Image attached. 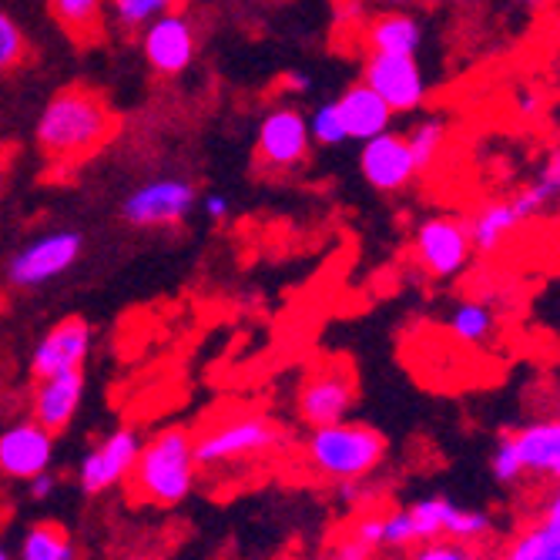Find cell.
Instances as JSON below:
<instances>
[{
	"instance_id": "29",
	"label": "cell",
	"mask_w": 560,
	"mask_h": 560,
	"mask_svg": "<svg viewBox=\"0 0 560 560\" xmlns=\"http://www.w3.org/2000/svg\"><path fill=\"white\" fill-rule=\"evenodd\" d=\"M27 58V37L21 31V24L0 11V74L18 68Z\"/></svg>"
},
{
	"instance_id": "34",
	"label": "cell",
	"mask_w": 560,
	"mask_h": 560,
	"mask_svg": "<svg viewBox=\"0 0 560 560\" xmlns=\"http://www.w3.org/2000/svg\"><path fill=\"white\" fill-rule=\"evenodd\" d=\"M530 185H534L547 201H557V195H560V159H557V151L544 162V168L537 172V178H534Z\"/></svg>"
},
{
	"instance_id": "35",
	"label": "cell",
	"mask_w": 560,
	"mask_h": 560,
	"mask_svg": "<svg viewBox=\"0 0 560 560\" xmlns=\"http://www.w3.org/2000/svg\"><path fill=\"white\" fill-rule=\"evenodd\" d=\"M514 112L524 118V121H537L544 115V94L537 88H521L517 97H514Z\"/></svg>"
},
{
	"instance_id": "6",
	"label": "cell",
	"mask_w": 560,
	"mask_h": 560,
	"mask_svg": "<svg viewBox=\"0 0 560 560\" xmlns=\"http://www.w3.org/2000/svg\"><path fill=\"white\" fill-rule=\"evenodd\" d=\"M474 256L467 222L456 215L423 219L413 232V259L430 279H456Z\"/></svg>"
},
{
	"instance_id": "23",
	"label": "cell",
	"mask_w": 560,
	"mask_h": 560,
	"mask_svg": "<svg viewBox=\"0 0 560 560\" xmlns=\"http://www.w3.org/2000/svg\"><path fill=\"white\" fill-rule=\"evenodd\" d=\"M18 560H78V544L61 524L37 521L21 534Z\"/></svg>"
},
{
	"instance_id": "24",
	"label": "cell",
	"mask_w": 560,
	"mask_h": 560,
	"mask_svg": "<svg viewBox=\"0 0 560 560\" xmlns=\"http://www.w3.org/2000/svg\"><path fill=\"white\" fill-rule=\"evenodd\" d=\"M446 329L464 346H487L497 332V313H493V305H487L480 299H464L453 305Z\"/></svg>"
},
{
	"instance_id": "33",
	"label": "cell",
	"mask_w": 560,
	"mask_h": 560,
	"mask_svg": "<svg viewBox=\"0 0 560 560\" xmlns=\"http://www.w3.org/2000/svg\"><path fill=\"white\" fill-rule=\"evenodd\" d=\"M410 547H417V537L406 511H393L380 517V550H410Z\"/></svg>"
},
{
	"instance_id": "39",
	"label": "cell",
	"mask_w": 560,
	"mask_h": 560,
	"mask_svg": "<svg viewBox=\"0 0 560 560\" xmlns=\"http://www.w3.org/2000/svg\"><path fill=\"white\" fill-rule=\"evenodd\" d=\"M285 88H292V91H310V74H299V71H292V74H285Z\"/></svg>"
},
{
	"instance_id": "25",
	"label": "cell",
	"mask_w": 560,
	"mask_h": 560,
	"mask_svg": "<svg viewBox=\"0 0 560 560\" xmlns=\"http://www.w3.org/2000/svg\"><path fill=\"white\" fill-rule=\"evenodd\" d=\"M105 4H108V0H50V11H55L61 27H68L74 37L88 40L101 27Z\"/></svg>"
},
{
	"instance_id": "16",
	"label": "cell",
	"mask_w": 560,
	"mask_h": 560,
	"mask_svg": "<svg viewBox=\"0 0 560 560\" xmlns=\"http://www.w3.org/2000/svg\"><path fill=\"white\" fill-rule=\"evenodd\" d=\"M360 172L376 191H399L420 175L410 155V144H406V135L393 128L363 141Z\"/></svg>"
},
{
	"instance_id": "11",
	"label": "cell",
	"mask_w": 560,
	"mask_h": 560,
	"mask_svg": "<svg viewBox=\"0 0 560 560\" xmlns=\"http://www.w3.org/2000/svg\"><path fill=\"white\" fill-rule=\"evenodd\" d=\"M195 209V185L185 178H155L121 201V219L135 229H165L185 222Z\"/></svg>"
},
{
	"instance_id": "27",
	"label": "cell",
	"mask_w": 560,
	"mask_h": 560,
	"mask_svg": "<svg viewBox=\"0 0 560 560\" xmlns=\"http://www.w3.org/2000/svg\"><path fill=\"white\" fill-rule=\"evenodd\" d=\"M185 0H112V11H115V21L128 31L135 27H144L162 14H172V11H182Z\"/></svg>"
},
{
	"instance_id": "10",
	"label": "cell",
	"mask_w": 560,
	"mask_h": 560,
	"mask_svg": "<svg viewBox=\"0 0 560 560\" xmlns=\"http://www.w3.org/2000/svg\"><path fill=\"white\" fill-rule=\"evenodd\" d=\"M363 84L383 97L393 115H410L427 101V74L410 55H366Z\"/></svg>"
},
{
	"instance_id": "19",
	"label": "cell",
	"mask_w": 560,
	"mask_h": 560,
	"mask_svg": "<svg viewBox=\"0 0 560 560\" xmlns=\"http://www.w3.org/2000/svg\"><path fill=\"white\" fill-rule=\"evenodd\" d=\"M514 453L524 477L560 480V423L557 420H530L517 433H511Z\"/></svg>"
},
{
	"instance_id": "5",
	"label": "cell",
	"mask_w": 560,
	"mask_h": 560,
	"mask_svg": "<svg viewBox=\"0 0 560 560\" xmlns=\"http://www.w3.org/2000/svg\"><path fill=\"white\" fill-rule=\"evenodd\" d=\"M406 517H410L417 544L427 540H460V544H477L487 534H493V517L477 506H467L460 500H453L446 493H430L413 500L410 506H402Z\"/></svg>"
},
{
	"instance_id": "20",
	"label": "cell",
	"mask_w": 560,
	"mask_h": 560,
	"mask_svg": "<svg viewBox=\"0 0 560 560\" xmlns=\"http://www.w3.org/2000/svg\"><path fill=\"white\" fill-rule=\"evenodd\" d=\"M363 40L370 55H410L417 58L423 47V27L413 14L402 11H383L366 21Z\"/></svg>"
},
{
	"instance_id": "40",
	"label": "cell",
	"mask_w": 560,
	"mask_h": 560,
	"mask_svg": "<svg viewBox=\"0 0 560 560\" xmlns=\"http://www.w3.org/2000/svg\"><path fill=\"white\" fill-rule=\"evenodd\" d=\"M517 4H524V8H547L550 0H517Z\"/></svg>"
},
{
	"instance_id": "32",
	"label": "cell",
	"mask_w": 560,
	"mask_h": 560,
	"mask_svg": "<svg viewBox=\"0 0 560 560\" xmlns=\"http://www.w3.org/2000/svg\"><path fill=\"white\" fill-rule=\"evenodd\" d=\"M490 474H493V480L503 483V487H514V483L524 477L521 460H517V453H514V443H511V433H503V436L497 440V446H493V453H490Z\"/></svg>"
},
{
	"instance_id": "14",
	"label": "cell",
	"mask_w": 560,
	"mask_h": 560,
	"mask_svg": "<svg viewBox=\"0 0 560 560\" xmlns=\"http://www.w3.org/2000/svg\"><path fill=\"white\" fill-rule=\"evenodd\" d=\"M91 342H94V329L88 326V319H81V316L61 319L58 326H50L37 339V346L31 352V376L47 380V376L68 373V370H84Z\"/></svg>"
},
{
	"instance_id": "9",
	"label": "cell",
	"mask_w": 560,
	"mask_h": 560,
	"mask_svg": "<svg viewBox=\"0 0 560 560\" xmlns=\"http://www.w3.org/2000/svg\"><path fill=\"white\" fill-rule=\"evenodd\" d=\"M141 433L135 427H118L108 436H101L78 464V487L88 497H101L115 487H121L141 453Z\"/></svg>"
},
{
	"instance_id": "13",
	"label": "cell",
	"mask_w": 560,
	"mask_h": 560,
	"mask_svg": "<svg viewBox=\"0 0 560 560\" xmlns=\"http://www.w3.org/2000/svg\"><path fill=\"white\" fill-rule=\"evenodd\" d=\"M55 467V433H47L40 423L18 420L0 433V477L27 483L31 477Z\"/></svg>"
},
{
	"instance_id": "15",
	"label": "cell",
	"mask_w": 560,
	"mask_h": 560,
	"mask_svg": "<svg viewBox=\"0 0 560 560\" xmlns=\"http://www.w3.org/2000/svg\"><path fill=\"white\" fill-rule=\"evenodd\" d=\"M310 144H313L310 125H305V115L295 105L272 108L259 125L256 151H259L262 165H269L276 172L302 165L310 159Z\"/></svg>"
},
{
	"instance_id": "18",
	"label": "cell",
	"mask_w": 560,
	"mask_h": 560,
	"mask_svg": "<svg viewBox=\"0 0 560 560\" xmlns=\"http://www.w3.org/2000/svg\"><path fill=\"white\" fill-rule=\"evenodd\" d=\"M336 112H339V121L346 128V141H370V138L389 131V125H393V112L383 105V97L373 88H366L363 81L349 84L336 97Z\"/></svg>"
},
{
	"instance_id": "1",
	"label": "cell",
	"mask_w": 560,
	"mask_h": 560,
	"mask_svg": "<svg viewBox=\"0 0 560 560\" xmlns=\"http://www.w3.org/2000/svg\"><path fill=\"white\" fill-rule=\"evenodd\" d=\"M115 131L108 101L91 88H65L47 101L37 118V144L50 162H81Z\"/></svg>"
},
{
	"instance_id": "31",
	"label": "cell",
	"mask_w": 560,
	"mask_h": 560,
	"mask_svg": "<svg viewBox=\"0 0 560 560\" xmlns=\"http://www.w3.org/2000/svg\"><path fill=\"white\" fill-rule=\"evenodd\" d=\"M402 560H483L474 544H460V540H427L406 550Z\"/></svg>"
},
{
	"instance_id": "36",
	"label": "cell",
	"mask_w": 560,
	"mask_h": 560,
	"mask_svg": "<svg viewBox=\"0 0 560 560\" xmlns=\"http://www.w3.org/2000/svg\"><path fill=\"white\" fill-rule=\"evenodd\" d=\"M329 560H373V550L349 534V537H342V540H336V544H332Z\"/></svg>"
},
{
	"instance_id": "26",
	"label": "cell",
	"mask_w": 560,
	"mask_h": 560,
	"mask_svg": "<svg viewBox=\"0 0 560 560\" xmlns=\"http://www.w3.org/2000/svg\"><path fill=\"white\" fill-rule=\"evenodd\" d=\"M402 135H406V144H410L417 172L433 168L436 159H440V151H443V141H446V121L443 118H423Z\"/></svg>"
},
{
	"instance_id": "41",
	"label": "cell",
	"mask_w": 560,
	"mask_h": 560,
	"mask_svg": "<svg viewBox=\"0 0 560 560\" xmlns=\"http://www.w3.org/2000/svg\"><path fill=\"white\" fill-rule=\"evenodd\" d=\"M0 560H14V553L8 550V544H4V540H0Z\"/></svg>"
},
{
	"instance_id": "4",
	"label": "cell",
	"mask_w": 560,
	"mask_h": 560,
	"mask_svg": "<svg viewBox=\"0 0 560 560\" xmlns=\"http://www.w3.org/2000/svg\"><path fill=\"white\" fill-rule=\"evenodd\" d=\"M282 440H285V430L272 417L232 413L195 436V467L222 470V467H232L242 460H256V456L276 450Z\"/></svg>"
},
{
	"instance_id": "3",
	"label": "cell",
	"mask_w": 560,
	"mask_h": 560,
	"mask_svg": "<svg viewBox=\"0 0 560 560\" xmlns=\"http://www.w3.org/2000/svg\"><path fill=\"white\" fill-rule=\"evenodd\" d=\"M386 460V436L363 420H339L316 427L305 436V464L323 480H360L373 477Z\"/></svg>"
},
{
	"instance_id": "8",
	"label": "cell",
	"mask_w": 560,
	"mask_h": 560,
	"mask_svg": "<svg viewBox=\"0 0 560 560\" xmlns=\"http://www.w3.org/2000/svg\"><path fill=\"white\" fill-rule=\"evenodd\" d=\"M352 402H355V373L346 363H323L299 383L295 413L305 427L316 430L346 420Z\"/></svg>"
},
{
	"instance_id": "21",
	"label": "cell",
	"mask_w": 560,
	"mask_h": 560,
	"mask_svg": "<svg viewBox=\"0 0 560 560\" xmlns=\"http://www.w3.org/2000/svg\"><path fill=\"white\" fill-rule=\"evenodd\" d=\"M464 222H467L470 245L477 252H483V256L497 252L514 232L524 229V222L517 219V212L511 206V198H490V201H483V206L470 219H464Z\"/></svg>"
},
{
	"instance_id": "37",
	"label": "cell",
	"mask_w": 560,
	"mask_h": 560,
	"mask_svg": "<svg viewBox=\"0 0 560 560\" xmlns=\"http://www.w3.org/2000/svg\"><path fill=\"white\" fill-rule=\"evenodd\" d=\"M55 490H58V477L50 474V470H44V474H37V477L27 480V497H31L34 503L50 500V497H55Z\"/></svg>"
},
{
	"instance_id": "42",
	"label": "cell",
	"mask_w": 560,
	"mask_h": 560,
	"mask_svg": "<svg viewBox=\"0 0 560 560\" xmlns=\"http://www.w3.org/2000/svg\"><path fill=\"white\" fill-rule=\"evenodd\" d=\"M0 310H4V295H0Z\"/></svg>"
},
{
	"instance_id": "2",
	"label": "cell",
	"mask_w": 560,
	"mask_h": 560,
	"mask_svg": "<svg viewBox=\"0 0 560 560\" xmlns=\"http://www.w3.org/2000/svg\"><path fill=\"white\" fill-rule=\"evenodd\" d=\"M131 493L151 506H178L191 497L198 483L195 467V433L188 427L159 430L141 443L131 470Z\"/></svg>"
},
{
	"instance_id": "28",
	"label": "cell",
	"mask_w": 560,
	"mask_h": 560,
	"mask_svg": "<svg viewBox=\"0 0 560 560\" xmlns=\"http://www.w3.org/2000/svg\"><path fill=\"white\" fill-rule=\"evenodd\" d=\"M386 493V487L373 483L370 477L360 480H339L336 483V506L342 514H355V511H370V506Z\"/></svg>"
},
{
	"instance_id": "17",
	"label": "cell",
	"mask_w": 560,
	"mask_h": 560,
	"mask_svg": "<svg viewBox=\"0 0 560 560\" xmlns=\"http://www.w3.org/2000/svg\"><path fill=\"white\" fill-rule=\"evenodd\" d=\"M84 389H88L84 370H68L58 376L37 380L34 396H31V420L40 423L47 433H55V436L65 433L81 410Z\"/></svg>"
},
{
	"instance_id": "38",
	"label": "cell",
	"mask_w": 560,
	"mask_h": 560,
	"mask_svg": "<svg viewBox=\"0 0 560 560\" xmlns=\"http://www.w3.org/2000/svg\"><path fill=\"white\" fill-rule=\"evenodd\" d=\"M229 198L225 195H206V198H201V212H206L212 222H222L225 215H229Z\"/></svg>"
},
{
	"instance_id": "7",
	"label": "cell",
	"mask_w": 560,
	"mask_h": 560,
	"mask_svg": "<svg viewBox=\"0 0 560 560\" xmlns=\"http://www.w3.org/2000/svg\"><path fill=\"white\" fill-rule=\"evenodd\" d=\"M81 248H84L81 232H71V229L47 232L27 242L8 262V279L14 289H40L47 282L61 279L65 272H71L74 262L81 259Z\"/></svg>"
},
{
	"instance_id": "22",
	"label": "cell",
	"mask_w": 560,
	"mask_h": 560,
	"mask_svg": "<svg viewBox=\"0 0 560 560\" xmlns=\"http://www.w3.org/2000/svg\"><path fill=\"white\" fill-rule=\"evenodd\" d=\"M503 560H560V500L550 497L547 511L521 530V537L506 547Z\"/></svg>"
},
{
	"instance_id": "12",
	"label": "cell",
	"mask_w": 560,
	"mask_h": 560,
	"mask_svg": "<svg viewBox=\"0 0 560 560\" xmlns=\"http://www.w3.org/2000/svg\"><path fill=\"white\" fill-rule=\"evenodd\" d=\"M141 50L148 68L162 74V78H178L191 68L195 50H198V34L195 24L182 14H162L151 24H144V37H141Z\"/></svg>"
},
{
	"instance_id": "30",
	"label": "cell",
	"mask_w": 560,
	"mask_h": 560,
	"mask_svg": "<svg viewBox=\"0 0 560 560\" xmlns=\"http://www.w3.org/2000/svg\"><path fill=\"white\" fill-rule=\"evenodd\" d=\"M305 125H310V138L319 141V144H342L346 141V128L339 121V112H336V101H323V105L305 118Z\"/></svg>"
}]
</instances>
